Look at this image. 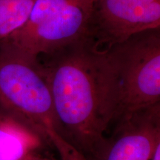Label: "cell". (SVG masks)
<instances>
[{"mask_svg":"<svg viewBox=\"0 0 160 160\" xmlns=\"http://www.w3.org/2000/svg\"><path fill=\"white\" fill-rule=\"evenodd\" d=\"M37 60L66 137L91 160L117 111L102 52L82 40Z\"/></svg>","mask_w":160,"mask_h":160,"instance_id":"cell-1","label":"cell"},{"mask_svg":"<svg viewBox=\"0 0 160 160\" xmlns=\"http://www.w3.org/2000/svg\"><path fill=\"white\" fill-rule=\"evenodd\" d=\"M0 109L58 154L71 150L37 59L8 39L0 42Z\"/></svg>","mask_w":160,"mask_h":160,"instance_id":"cell-2","label":"cell"},{"mask_svg":"<svg viewBox=\"0 0 160 160\" xmlns=\"http://www.w3.org/2000/svg\"><path fill=\"white\" fill-rule=\"evenodd\" d=\"M102 54L117 102L115 120L160 103L159 28L137 33Z\"/></svg>","mask_w":160,"mask_h":160,"instance_id":"cell-3","label":"cell"},{"mask_svg":"<svg viewBox=\"0 0 160 160\" xmlns=\"http://www.w3.org/2000/svg\"><path fill=\"white\" fill-rule=\"evenodd\" d=\"M93 0H37L21 28L8 38L33 58L85 40Z\"/></svg>","mask_w":160,"mask_h":160,"instance_id":"cell-4","label":"cell"},{"mask_svg":"<svg viewBox=\"0 0 160 160\" xmlns=\"http://www.w3.org/2000/svg\"><path fill=\"white\" fill-rule=\"evenodd\" d=\"M160 28V0H93L85 40L98 51Z\"/></svg>","mask_w":160,"mask_h":160,"instance_id":"cell-5","label":"cell"},{"mask_svg":"<svg viewBox=\"0 0 160 160\" xmlns=\"http://www.w3.org/2000/svg\"><path fill=\"white\" fill-rule=\"evenodd\" d=\"M91 160H151L160 143V103L124 113Z\"/></svg>","mask_w":160,"mask_h":160,"instance_id":"cell-6","label":"cell"},{"mask_svg":"<svg viewBox=\"0 0 160 160\" xmlns=\"http://www.w3.org/2000/svg\"><path fill=\"white\" fill-rule=\"evenodd\" d=\"M42 144L37 135L0 109V160H23Z\"/></svg>","mask_w":160,"mask_h":160,"instance_id":"cell-7","label":"cell"},{"mask_svg":"<svg viewBox=\"0 0 160 160\" xmlns=\"http://www.w3.org/2000/svg\"><path fill=\"white\" fill-rule=\"evenodd\" d=\"M37 0H0V42L26 23Z\"/></svg>","mask_w":160,"mask_h":160,"instance_id":"cell-8","label":"cell"},{"mask_svg":"<svg viewBox=\"0 0 160 160\" xmlns=\"http://www.w3.org/2000/svg\"><path fill=\"white\" fill-rule=\"evenodd\" d=\"M23 160H57L52 158L42 157V156L39 155L36 152H33V153H30Z\"/></svg>","mask_w":160,"mask_h":160,"instance_id":"cell-9","label":"cell"},{"mask_svg":"<svg viewBox=\"0 0 160 160\" xmlns=\"http://www.w3.org/2000/svg\"><path fill=\"white\" fill-rule=\"evenodd\" d=\"M151 160H160V143L157 145Z\"/></svg>","mask_w":160,"mask_h":160,"instance_id":"cell-10","label":"cell"}]
</instances>
